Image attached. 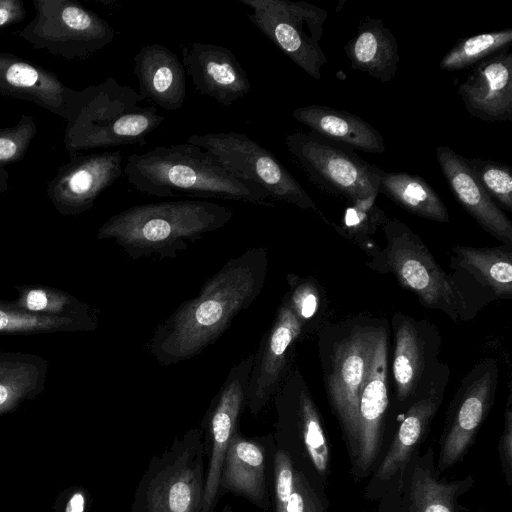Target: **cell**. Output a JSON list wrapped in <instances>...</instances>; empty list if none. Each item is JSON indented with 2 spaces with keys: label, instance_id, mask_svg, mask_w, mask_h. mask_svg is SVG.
<instances>
[{
  "label": "cell",
  "instance_id": "cell-1",
  "mask_svg": "<svg viewBox=\"0 0 512 512\" xmlns=\"http://www.w3.org/2000/svg\"><path fill=\"white\" fill-rule=\"evenodd\" d=\"M265 247L249 248L211 276L198 295L181 303L154 330L148 350L163 366L199 355L260 295L268 274Z\"/></svg>",
  "mask_w": 512,
  "mask_h": 512
},
{
  "label": "cell",
  "instance_id": "cell-2",
  "mask_svg": "<svg viewBox=\"0 0 512 512\" xmlns=\"http://www.w3.org/2000/svg\"><path fill=\"white\" fill-rule=\"evenodd\" d=\"M233 211L207 200L140 204L108 218L96 232L113 240L132 259L176 258L190 244L226 226Z\"/></svg>",
  "mask_w": 512,
  "mask_h": 512
},
{
  "label": "cell",
  "instance_id": "cell-3",
  "mask_svg": "<svg viewBox=\"0 0 512 512\" xmlns=\"http://www.w3.org/2000/svg\"><path fill=\"white\" fill-rule=\"evenodd\" d=\"M123 173L135 190L149 196L217 198L274 206L262 187L237 178L202 148L188 142L132 153Z\"/></svg>",
  "mask_w": 512,
  "mask_h": 512
},
{
  "label": "cell",
  "instance_id": "cell-4",
  "mask_svg": "<svg viewBox=\"0 0 512 512\" xmlns=\"http://www.w3.org/2000/svg\"><path fill=\"white\" fill-rule=\"evenodd\" d=\"M112 77L75 90L68 108L64 145L69 154L123 145H144L164 117L156 106Z\"/></svg>",
  "mask_w": 512,
  "mask_h": 512
},
{
  "label": "cell",
  "instance_id": "cell-5",
  "mask_svg": "<svg viewBox=\"0 0 512 512\" xmlns=\"http://www.w3.org/2000/svg\"><path fill=\"white\" fill-rule=\"evenodd\" d=\"M381 320L357 316L319 334V358L330 406L353 455L359 395L368 374Z\"/></svg>",
  "mask_w": 512,
  "mask_h": 512
},
{
  "label": "cell",
  "instance_id": "cell-6",
  "mask_svg": "<svg viewBox=\"0 0 512 512\" xmlns=\"http://www.w3.org/2000/svg\"><path fill=\"white\" fill-rule=\"evenodd\" d=\"M382 227L386 245L373 255V269L391 273L423 306L442 311L455 323L475 316L477 311L410 227L396 218Z\"/></svg>",
  "mask_w": 512,
  "mask_h": 512
},
{
  "label": "cell",
  "instance_id": "cell-7",
  "mask_svg": "<svg viewBox=\"0 0 512 512\" xmlns=\"http://www.w3.org/2000/svg\"><path fill=\"white\" fill-rule=\"evenodd\" d=\"M205 455L203 429L192 428L176 437L167 450L150 460L130 512H201Z\"/></svg>",
  "mask_w": 512,
  "mask_h": 512
},
{
  "label": "cell",
  "instance_id": "cell-8",
  "mask_svg": "<svg viewBox=\"0 0 512 512\" xmlns=\"http://www.w3.org/2000/svg\"><path fill=\"white\" fill-rule=\"evenodd\" d=\"M272 399L276 420L271 434L275 446L289 455L313 486L324 482L330 466L328 438L299 368L289 370Z\"/></svg>",
  "mask_w": 512,
  "mask_h": 512
},
{
  "label": "cell",
  "instance_id": "cell-9",
  "mask_svg": "<svg viewBox=\"0 0 512 512\" xmlns=\"http://www.w3.org/2000/svg\"><path fill=\"white\" fill-rule=\"evenodd\" d=\"M34 18L13 34L38 50L66 60H84L110 44L115 31L75 0H33Z\"/></svg>",
  "mask_w": 512,
  "mask_h": 512
},
{
  "label": "cell",
  "instance_id": "cell-10",
  "mask_svg": "<svg viewBox=\"0 0 512 512\" xmlns=\"http://www.w3.org/2000/svg\"><path fill=\"white\" fill-rule=\"evenodd\" d=\"M188 143L202 148L222 168L262 187L272 200L317 212L306 190L269 150L235 131L193 134Z\"/></svg>",
  "mask_w": 512,
  "mask_h": 512
},
{
  "label": "cell",
  "instance_id": "cell-11",
  "mask_svg": "<svg viewBox=\"0 0 512 512\" xmlns=\"http://www.w3.org/2000/svg\"><path fill=\"white\" fill-rule=\"evenodd\" d=\"M285 143L294 161L320 189L350 203L378 195L382 169L350 147L301 131L288 134Z\"/></svg>",
  "mask_w": 512,
  "mask_h": 512
},
{
  "label": "cell",
  "instance_id": "cell-12",
  "mask_svg": "<svg viewBox=\"0 0 512 512\" xmlns=\"http://www.w3.org/2000/svg\"><path fill=\"white\" fill-rule=\"evenodd\" d=\"M249 7L248 18L275 46L304 72L321 79L328 62L319 42L327 12L304 1L239 0Z\"/></svg>",
  "mask_w": 512,
  "mask_h": 512
},
{
  "label": "cell",
  "instance_id": "cell-13",
  "mask_svg": "<svg viewBox=\"0 0 512 512\" xmlns=\"http://www.w3.org/2000/svg\"><path fill=\"white\" fill-rule=\"evenodd\" d=\"M498 375L497 361L485 358L461 380L447 411L438 471L443 472L458 463L472 445L493 405Z\"/></svg>",
  "mask_w": 512,
  "mask_h": 512
},
{
  "label": "cell",
  "instance_id": "cell-14",
  "mask_svg": "<svg viewBox=\"0 0 512 512\" xmlns=\"http://www.w3.org/2000/svg\"><path fill=\"white\" fill-rule=\"evenodd\" d=\"M254 353L242 358L228 373L215 395L204 418L205 453L208 463L205 472L201 512H213L219 498V482L224 458L238 420L247 403V390Z\"/></svg>",
  "mask_w": 512,
  "mask_h": 512
},
{
  "label": "cell",
  "instance_id": "cell-15",
  "mask_svg": "<svg viewBox=\"0 0 512 512\" xmlns=\"http://www.w3.org/2000/svg\"><path fill=\"white\" fill-rule=\"evenodd\" d=\"M392 378L395 405L406 408L432 379L441 361V335L436 326L402 312L392 316Z\"/></svg>",
  "mask_w": 512,
  "mask_h": 512
},
{
  "label": "cell",
  "instance_id": "cell-16",
  "mask_svg": "<svg viewBox=\"0 0 512 512\" xmlns=\"http://www.w3.org/2000/svg\"><path fill=\"white\" fill-rule=\"evenodd\" d=\"M121 151L70 154L47 183L46 194L63 216H76L90 210L99 195L123 174Z\"/></svg>",
  "mask_w": 512,
  "mask_h": 512
},
{
  "label": "cell",
  "instance_id": "cell-17",
  "mask_svg": "<svg viewBox=\"0 0 512 512\" xmlns=\"http://www.w3.org/2000/svg\"><path fill=\"white\" fill-rule=\"evenodd\" d=\"M303 332L285 294L254 353L246 403L251 414L261 412L275 395L290 370L295 344Z\"/></svg>",
  "mask_w": 512,
  "mask_h": 512
},
{
  "label": "cell",
  "instance_id": "cell-18",
  "mask_svg": "<svg viewBox=\"0 0 512 512\" xmlns=\"http://www.w3.org/2000/svg\"><path fill=\"white\" fill-rule=\"evenodd\" d=\"M388 341L389 328L383 321L359 395L357 438L352 458L360 473L370 470L380 451L389 405Z\"/></svg>",
  "mask_w": 512,
  "mask_h": 512
},
{
  "label": "cell",
  "instance_id": "cell-19",
  "mask_svg": "<svg viewBox=\"0 0 512 512\" xmlns=\"http://www.w3.org/2000/svg\"><path fill=\"white\" fill-rule=\"evenodd\" d=\"M272 434L248 438L239 430L233 435L224 458L219 493L239 495L263 511L271 507Z\"/></svg>",
  "mask_w": 512,
  "mask_h": 512
},
{
  "label": "cell",
  "instance_id": "cell-20",
  "mask_svg": "<svg viewBox=\"0 0 512 512\" xmlns=\"http://www.w3.org/2000/svg\"><path fill=\"white\" fill-rule=\"evenodd\" d=\"M449 375L448 365L441 363L426 387L406 408L373 482L387 483L407 467L442 403Z\"/></svg>",
  "mask_w": 512,
  "mask_h": 512
},
{
  "label": "cell",
  "instance_id": "cell-21",
  "mask_svg": "<svg viewBox=\"0 0 512 512\" xmlns=\"http://www.w3.org/2000/svg\"><path fill=\"white\" fill-rule=\"evenodd\" d=\"M181 62L194 89L223 106H231L251 89L246 71L226 47L192 42L182 47Z\"/></svg>",
  "mask_w": 512,
  "mask_h": 512
},
{
  "label": "cell",
  "instance_id": "cell-22",
  "mask_svg": "<svg viewBox=\"0 0 512 512\" xmlns=\"http://www.w3.org/2000/svg\"><path fill=\"white\" fill-rule=\"evenodd\" d=\"M458 94L471 116L486 122L511 121V52L503 50L475 64Z\"/></svg>",
  "mask_w": 512,
  "mask_h": 512
},
{
  "label": "cell",
  "instance_id": "cell-23",
  "mask_svg": "<svg viewBox=\"0 0 512 512\" xmlns=\"http://www.w3.org/2000/svg\"><path fill=\"white\" fill-rule=\"evenodd\" d=\"M436 158L455 199L477 223L502 244L512 246V223L476 180L465 158L447 145L436 148Z\"/></svg>",
  "mask_w": 512,
  "mask_h": 512
},
{
  "label": "cell",
  "instance_id": "cell-24",
  "mask_svg": "<svg viewBox=\"0 0 512 512\" xmlns=\"http://www.w3.org/2000/svg\"><path fill=\"white\" fill-rule=\"evenodd\" d=\"M74 92L54 72L0 52V94L32 102L66 120Z\"/></svg>",
  "mask_w": 512,
  "mask_h": 512
},
{
  "label": "cell",
  "instance_id": "cell-25",
  "mask_svg": "<svg viewBox=\"0 0 512 512\" xmlns=\"http://www.w3.org/2000/svg\"><path fill=\"white\" fill-rule=\"evenodd\" d=\"M450 267L455 271L450 276L464 295L465 285L472 280V292H478L480 288V292L488 294L489 300L511 299L512 246H455L451 251Z\"/></svg>",
  "mask_w": 512,
  "mask_h": 512
},
{
  "label": "cell",
  "instance_id": "cell-26",
  "mask_svg": "<svg viewBox=\"0 0 512 512\" xmlns=\"http://www.w3.org/2000/svg\"><path fill=\"white\" fill-rule=\"evenodd\" d=\"M132 73L139 94L167 110L180 109L186 97V73L176 53L161 44L143 46L134 56Z\"/></svg>",
  "mask_w": 512,
  "mask_h": 512
},
{
  "label": "cell",
  "instance_id": "cell-27",
  "mask_svg": "<svg viewBox=\"0 0 512 512\" xmlns=\"http://www.w3.org/2000/svg\"><path fill=\"white\" fill-rule=\"evenodd\" d=\"M295 120L311 132L363 152L382 154L384 137L370 123L347 111L325 105H307L293 110Z\"/></svg>",
  "mask_w": 512,
  "mask_h": 512
},
{
  "label": "cell",
  "instance_id": "cell-28",
  "mask_svg": "<svg viewBox=\"0 0 512 512\" xmlns=\"http://www.w3.org/2000/svg\"><path fill=\"white\" fill-rule=\"evenodd\" d=\"M344 51L353 69L380 82L391 81L397 72L400 56L396 38L381 19L365 17Z\"/></svg>",
  "mask_w": 512,
  "mask_h": 512
},
{
  "label": "cell",
  "instance_id": "cell-29",
  "mask_svg": "<svg viewBox=\"0 0 512 512\" xmlns=\"http://www.w3.org/2000/svg\"><path fill=\"white\" fill-rule=\"evenodd\" d=\"M271 507L272 512H324L316 488L275 444L271 456Z\"/></svg>",
  "mask_w": 512,
  "mask_h": 512
},
{
  "label": "cell",
  "instance_id": "cell-30",
  "mask_svg": "<svg viewBox=\"0 0 512 512\" xmlns=\"http://www.w3.org/2000/svg\"><path fill=\"white\" fill-rule=\"evenodd\" d=\"M49 364L37 354L0 351V411L39 394Z\"/></svg>",
  "mask_w": 512,
  "mask_h": 512
},
{
  "label": "cell",
  "instance_id": "cell-31",
  "mask_svg": "<svg viewBox=\"0 0 512 512\" xmlns=\"http://www.w3.org/2000/svg\"><path fill=\"white\" fill-rule=\"evenodd\" d=\"M378 193L404 210L429 220L447 223L449 213L435 190L419 175L381 170Z\"/></svg>",
  "mask_w": 512,
  "mask_h": 512
},
{
  "label": "cell",
  "instance_id": "cell-32",
  "mask_svg": "<svg viewBox=\"0 0 512 512\" xmlns=\"http://www.w3.org/2000/svg\"><path fill=\"white\" fill-rule=\"evenodd\" d=\"M416 464L410 481L409 512H457V498L470 488L472 477L441 482L433 469L422 462Z\"/></svg>",
  "mask_w": 512,
  "mask_h": 512
},
{
  "label": "cell",
  "instance_id": "cell-33",
  "mask_svg": "<svg viewBox=\"0 0 512 512\" xmlns=\"http://www.w3.org/2000/svg\"><path fill=\"white\" fill-rule=\"evenodd\" d=\"M98 317H57L23 312L0 299V335L92 332Z\"/></svg>",
  "mask_w": 512,
  "mask_h": 512
},
{
  "label": "cell",
  "instance_id": "cell-34",
  "mask_svg": "<svg viewBox=\"0 0 512 512\" xmlns=\"http://www.w3.org/2000/svg\"><path fill=\"white\" fill-rule=\"evenodd\" d=\"M18 296L10 300L17 309L38 315L57 317H98V310L74 295L46 285L15 286Z\"/></svg>",
  "mask_w": 512,
  "mask_h": 512
},
{
  "label": "cell",
  "instance_id": "cell-35",
  "mask_svg": "<svg viewBox=\"0 0 512 512\" xmlns=\"http://www.w3.org/2000/svg\"><path fill=\"white\" fill-rule=\"evenodd\" d=\"M511 42V28L463 38L444 55L439 66L446 71L465 69L507 50Z\"/></svg>",
  "mask_w": 512,
  "mask_h": 512
},
{
  "label": "cell",
  "instance_id": "cell-36",
  "mask_svg": "<svg viewBox=\"0 0 512 512\" xmlns=\"http://www.w3.org/2000/svg\"><path fill=\"white\" fill-rule=\"evenodd\" d=\"M465 161L476 180L492 199L512 212V172L508 165L479 158Z\"/></svg>",
  "mask_w": 512,
  "mask_h": 512
},
{
  "label": "cell",
  "instance_id": "cell-37",
  "mask_svg": "<svg viewBox=\"0 0 512 512\" xmlns=\"http://www.w3.org/2000/svg\"><path fill=\"white\" fill-rule=\"evenodd\" d=\"M37 130L34 118L26 114L14 126L0 129V166L22 160Z\"/></svg>",
  "mask_w": 512,
  "mask_h": 512
},
{
  "label": "cell",
  "instance_id": "cell-38",
  "mask_svg": "<svg viewBox=\"0 0 512 512\" xmlns=\"http://www.w3.org/2000/svg\"><path fill=\"white\" fill-rule=\"evenodd\" d=\"M376 197L350 203L342 218V227L346 232L355 237H367V234L373 233L388 220L384 211L376 204Z\"/></svg>",
  "mask_w": 512,
  "mask_h": 512
},
{
  "label": "cell",
  "instance_id": "cell-39",
  "mask_svg": "<svg viewBox=\"0 0 512 512\" xmlns=\"http://www.w3.org/2000/svg\"><path fill=\"white\" fill-rule=\"evenodd\" d=\"M287 282L289 290L286 295L293 313L304 330L319 310V288L311 278H301L291 273L287 275Z\"/></svg>",
  "mask_w": 512,
  "mask_h": 512
},
{
  "label": "cell",
  "instance_id": "cell-40",
  "mask_svg": "<svg viewBox=\"0 0 512 512\" xmlns=\"http://www.w3.org/2000/svg\"><path fill=\"white\" fill-rule=\"evenodd\" d=\"M498 453L506 482L511 486L512 480V395L509 389L505 414L504 429L498 444Z\"/></svg>",
  "mask_w": 512,
  "mask_h": 512
},
{
  "label": "cell",
  "instance_id": "cell-41",
  "mask_svg": "<svg viewBox=\"0 0 512 512\" xmlns=\"http://www.w3.org/2000/svg\"><path fill=\"white\" fill-rule=\"evenodd\" d=\"M25 17L22 0H0V30L23 21Z\"/></svg>",
  "mask_w": 512,
  "mask_h": 512
},
{
  "label": "cell",
  "instance_id": "cell-42",
  "mask_svg": "<svg viewBox=\"0 0 512 512\" xmlns=\"http://www.w3.org/2000/svg\"><path fill=\"white\" fill-rule=\"evenodd\" d=\"M83 510L84 497L82 494L77 493L70 498L65 512H83Z\"/></svg>",
  "mask_w": 512,
  "mask_h": 512
},
{
  "label": "cell",
  "instance_id": "cell-43",
  "mask_svg": "<svg viewBox=\"0 0 512 512\" xmlns=\"http://www.w3.org/2000/svg\"><path fill=\"white\" fill-rule=\"evenodd\" d=\"M9 173L3 167L0 166V194H3L8 189Z\"/></svg>",
  "mask_w": 512,
  "mask_h": 512
},
{
  "label": "cell",
  "instance_id": "cell-44",
  "mask_svg": "<svg viewBox=\"0 0 512 512\" xmlns=\"http://www.w3.org/2000/svg\"><path fill=\"white\" fill-rule=\"evenodd\" d=\"M220 512H233V510L230 505L226 504V505H224V507L222 508V510Z\"/></svg>",
  "mask_w": 512,
  "mask_h": 512
}]
</instances>
